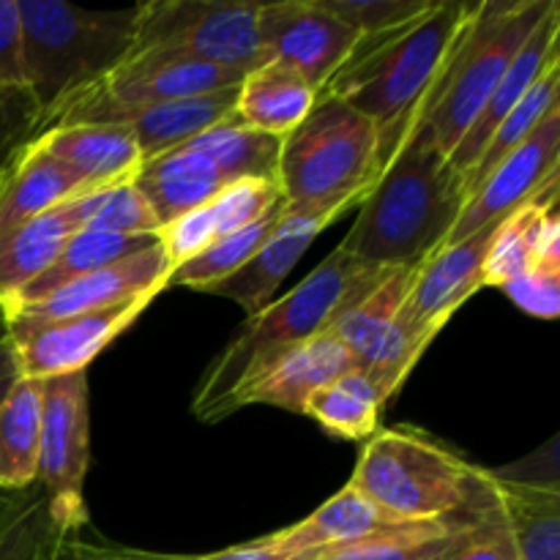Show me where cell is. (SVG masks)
<instances>
[{
  "label": "cell",
  "mask_w": 560,
  "mask_h": 560,
  "mask_svg": "<svg viewBox=\"0 0 560 560\" xmlns=\"http://www.w3.org/2000/svg\"><path fill=\"white\" fill-rule=\"evenodd\" d=\"M85 228L115 235H156L159 222L135 184L91 191L85 202Z\"/></svg>",
  "instance_id": "obj_36"
},
{
  "label": "cell",
  "mask_w": 560,
  "mask_h": 560,
  "mask_svg": "<svg viewBox=\"0 0 560 560\" xmlns=\"http://www.w3.org/2000/svg\"><path fill=\"white\" fill-rule=\"evenodd\" d=\"M558 93H560V60L552 66H547L545 74L536 80V85L525 93L523 102L501 120V126L495 129V135L490 137V142L485 145L481 156L476 159L474 167L463 175V189L465 195H474L487 178H490L492 170L514 151V148L523 145L530 137V131L552 113L558 109Z\"/></svg>",
  "instance_id": "obj_34"
},
{
  "label": "cell",
  "mask_w": 560,
  "mask_h": 560,
  "mask_svg": "<svg viewBox=\"0 0 560 560\" xmlns=\"http://www.w3.org/2000/svg\"><path fill=\"white\" fill-rule=\"evenodd\" d=\"M20 375L22 372H20V366H16L14 348H11V342L5 334H0V402H3L5 394H9V388L14 386V381Z\"/></svg>",
  "instance_id": "obj_46"
},
{
  "label": "cell",
  "mask_w": 560,
  "mask_h": 560,
  "mask_svg": "<svg viewBox=\"0 0 560 560\" xmlns=\"http://www.w3.org/2000/svg\"><path fill=\"white\" fill-rule=\"evenodd\" d=\"M320 3L359 36H377L405 22L419 20L435 5V0H320Z\"/></svg>",
  "instance_id": "obj_38"
},
{
  "label": "cell",
  "mask_w": 560,
  "mask_h": 560,
  "mask_svg": "<svg viewBox=\"0 0 560 560\" xmlns=\"http://www.w3.org/2000/svg\"><path fill=\"white\" fill-rule=\"evenodd\" d=\"M208 206H211L213 222H217V235L222 238V235L249 228L282 208L284 195L279 189V180L241 178L224 186Z\"/></svg>",
  "instance_id": "obj_37"
},
{
  "label": "cell",
  "mask_w": 560,
  "mask_h": 560,
  "mask_svg": "<svg viewBox=\"0 0 560 560\" xmlns=\"http://www.w3.org/2000/svg\"><path fill=\"white\" fill-rule=\"evenodd\" d=\"M485 481L501 509L520 560H560L558 481L514 479L485 470Z\"/></svg>",
  "instance_id": "obj_22"
},
{
  "label": "cell",
  "mask_w": 560,
  "mask_h": 560,
  "mask_svg": "<svg viewBox=\"0 0 560 560\" xmlns=\"http://www.w3.org/2000/svg\"><path fill=\"white\" fill-rule=\"evenodd\" d=\"M474 3L435 0L419 20L361 36L348 63L323 91L370 118L377 131L408 129L452 55Z\"/></svg>",
  "instance_id": "obj_3"
},
{
  "label": "cell",
  "mask_w": 560,
  "mask_h": 560,
  "mask_svg": "<svg viewBox=\"0 0 560 560\" xmlns=\"http://www.w3.org/2000/svg\"><path fill=\"white\" fill-rule=\"evenodd\" d=\"M25 44L27 93L52 129L69 104L113 74L135 49L137 5L93 11L66 0H16Z\"/></svg>",
  "instance_id": "obj_4"
},
{
  "label": "cell",
  "mask_w": 560,
  "mask_h": 560,
  "mask_svg": "<svg viewBox=\"0 0 560 560\" xmlns=\"http://www.w3.org/2000/svg\"><path fill=\"white\" fill-rule=\"evenodd\" d=\"M381 170L377 126L320 91L312 113L282 140L277 180L288 211L334 222L350 206H361Z\"/></svg>",
  "instance_id": "obj_5"
},
{
  "label": "cell",
  "mask_w": 560,
  "mask_h": 560,
  "mask_svg": "<svg viewBox=\"0 0 560 560\" xmlns=\"http://www.w3.org/2000/svg\"><path fill=\"white\" fill-rule=\"evenodd\" d=\"M238 85L222 88V91L213 93H200V96L175 98V102L151 104V107L129 109V113L115 115L107 124L129 126L137 145H140L142 159L148 162V159H156L162 153L186 145L197 135L211 129L213 124L233 115Z\"/></svg>",
  "instance_id": "obj_23"
},
{
  "label": "cell",
  "mask_w": 560,
  "mask_h": 560,
  "mask_svg": "<svg viewBox=\"0 0 560 560\" xmlns=\"http://www.w3.org/2000/svg\"><path fill=\"white\" fill-rule=\"evenodd\" d=\"M560 164V107L552 109L520 148H514L490 178L468 197L446 244L468 238L506 219L514 208L558 180Z\"/></svg>",
  "instance_id": "obj_13"
},
{
  "label": "cell",
  "mask_w": 560,
  "mask_h": 560,
  "mask_svg": "<svg viewBox=\"0 0 560 560\" xmlns=\"http://www.w3.org/2000/svg\"><path fill=\"white\" fill-rule=\"evenodd\" d=\"M556 0H481L474 3L446 66L421 102L416 120L452 156L474 126L514 55L523 49Z\"/></svg>",
  "instance_id": "obj_6"
},
{
  "label": "cell",
  "mask_w": 560,
  "mask_h": 560,
  "mask_svg": "<svg viewBox=\"0 0 560 560\" xmlns=\"http://www.w3.org/2000/svg\"><path fill=\"white\" fill-rule=\"evenodd\" d=\"M42 131V113L27 88L0 91V178Z\"/></svg>",
  "instance_id": "obj_40"
},
{
  "label": "cell",
  "mask_w": 560,
  "mask_h": 560,
  "mask_svg": "<svg viewBox=\"0 0 560 560\" xmlns=\"http://www.w3.org/2000/svg\"><path fill=\"white\" fill-rule=\"evenodd\" d=\"M446 560H520L506 520H503L490 487H487V498L481 501L470 528L465 530L463 541L454 547V552Z\"/></svg>",
  "instance_id": "obj_39"
},
{
  "label": "cell",
  "mask_w": 560,
  "mask_h": 560,
  "mask_svg": "<svg viewBox=\"0 0 560 560\" xmlns=\"http://www.w3.org/2000/svg\"><path fill=\"white\" fill-rule=\"evenodd\" d=\"M257 38L266 60L290 66L320 93L361 36L320 0H273L257 9Z\"/></svg>",
  "instance_id": "obj_12"
},
{
  "label": "cell",
  "mask_w": 560,
  "mask_h": 560,
  "mask_svg": "<svg viewBox=\"0 0 560 560\" xmlns=\"http://www.w3.org/2000/svg\"><path fill=\"white\" fill-rule=\"evenodd\" d=\"M170 266L162 246H151L126 260L104 266L98 271L85 273L31 304H20L14 310L3 312V320L11 317H25V320H55V317L82 315V312L107 310V306L124 304V301L137 299L145 293H162L170 288Z\"/></svg>",
  "instance_id": "obj_14"
},
{
  "label": "cell",
  "mask_w": 560,
  "mask_h": 560,
  "mask_svg": "<svg viewBox=\"0 0 560 560\" xmlns=\"http://www.w3.org/2000/svg\"><path fill=\"white\" fill-rule=\"evenodd\" d=\"M392 525H399V520L377 509L370 498L348 485L326 503H320V509H315L306 520L271 534V539L299 560H312Z\"/></svg>",
  "instance_id": "obj_24"
},
{
  "label": "cell",
  "mask_w": 560,
  "mask_h": 560,
  "mask_svg": "<svg viewBox=\"0 0 560 560\" xmlns=\"http://www.w3.org/2000/svg\"><path fill=\"white\" fill-rule=\"evenodd\" d=\"M556 60H560V5L558 3L547 11V16L536 25V31L530 33L528 42L523 44V49L514 55L509 69L503 71V77L498 80L492 96L487 98L479 118L474 120V126L465 131L459 145L454 148L452 156H448V164H452V170L459 175V178L474 167L476 159L481 156L485 145L490 142V137L495 135V129L501 126V120L506 118L520 102H523L525 93L536 85V80L545 74L547 66H552Z\"/></svg>",
  "instance_id": "obj_16"
},
{
  "label": "cell",
  "mask_w": 560,
  "mask_h": 560,
  "mask_svg": "<svg viewBox=\"0 0 560 560\" xmlns=\"http://www.w3.org/2000/svg\"><path fill=\"white\" fill-rule=\"evenodd\" d=\"M257 9L260 3L246 0L140 3L131 55H173L246 74L266 63L257 38Z\"/></svg>",
  "instance_id": "obj_8"
},
{
  "label": "cell",
  "mask_w": 560,
  "mask_h": 560,
  "mask_svg": "<svg viewBox=\"0 0 560 560\" xmlns=\"http://www.w3.org/2000/svg\"><path fill=\"white\" fill-rule=\"evenodd\" d=\"M244 80V71L200 63L173 55H131L96 88L77 98L60 113L52 126L69 124H107L115 115L175 98L233 88Z\"/></svg>",
  "instance_id": "obj_10"
},
{
  "label": "cell",
  "mask_w": 560,
  "mask_h": 560,
  "mask_svg": "<svg viewBox=\"0 0 560 560\" xmlns=\"http://www.w3.org/2000/svg\"><path fill=\"white\" fill-rule=\"evenodd\" d=\"M492 233H495V224L457 241V244L441 246L430 260L421 262L408 301L402 306L405 320L441 334L454 312L485 288V257Z\"/></svg>",
  "instance_id": "obj_15"
},
{
  "label": "cell",
  "mask_w": 560,
  "mask_h": 560,
  "mask_svg": "<svg viewBox=\"0 0 560 560\" xmlns=\"http://www.w3.org/2000/svg\"><path fill=\"white\" fill-rule=\"evenodd\" d=\"M5 506H9V501H5L3 492H0V514H3V509H5Z\"/></svg>",
  "instance_id": "obj_47"
},
{
  "label": "cell",
  "mask_w": 560,
  "mask_h": 560,
  "mask_svg": "<svg viewBox=\"0 0 560 560\" xmlns=\"http://www.w3.org/2000/svg\"><path fill=\"white\" fill-rule=\"evenodd\" d=\"M131 184L145 197L159 228H162L191 208L208 206L228 186V180L202 153L180 145L175 151L142 162L140 173L135 175Z\"/></svg>",
  "instance_id": "obj_26"
},
{
  "label": "cell",
  "mask_w": 560,
  "mask_h": 560,
  "mask_svg": "<svg viewBox=\"0 0 560 560\" xmlns=\"http://www.w3.org/2000/svg\"><path fill=\"white\" fill-rule=\"evenodd\" d=\"M353 366V355L339 342V337L323 331L279 355L266 375L249 383L233 399V413L246 405H273V408L304 416L306 399Z\"/></svg>",
  "instance_id": "obj_17"
},
{
  "label": "cell",
  "mask_w": 560,
  "mask_h": 560,
  "mask_svg": "<svg viewBox=\"0 0 560 560\" xmlns=\"http://www.w3.org/2000/svg\"><path fill=\"white\" fill-rule=\"evenodd\" d=\"M186 148L202 153L228 184L241 178L277 180L282 140L252 129L233 113L186 142Z\"/></svg>",
  "instance_id": "obj_31"
},
{
  "label": "cell",
  "mask_w": 560,
  "mask_h": 560,
  "mask_svg": "<svg viewBox=\"0 0 560 560\" xmlns=\"http://www.w3.org/2000/svg\"><path fill=\"white\" fill-rule=\"evenodd\" d=\"M383 397L375 383L353 366L337 381L312 394L304 405V416L323 427L328 435L342 441H370L377 432Z\"/></svg>",
  "instance_id": "obj_33"
},
{
  "label": "cell",
  "mask_w": 560,
  "mask_h": 560,
  "mask_svg": "<svg viewBox=\"0 0 560 560\" xmlns=\"http://www.w3.org/2000/svg\"><path fill=\"white\" fill-rule=\"evenodd\" d=\"M38 142L91 191L131 184L145 162L135 135L124 124L52 126L38 135Z\"/></svg>",
  "instance_id": "obj_19"
},
{
  "label": "cell",
  "mask_w": 560,
  "mask_h": 560,
  "mask_svg": "<svg viewBox=\"0 0 560 560\" xmlns=\"http://www.w3.org/2000/svg\"><path fill=\"white\" fill-rule=\"evenodd\" d=\"M416 268H394L377 288H372L359 304L345 310L337 320L331 323L328 331L339 337V342L350 350L355 366H364L383 342L388 328L394 326L397 315L402 312L405 301H408L410 288L416 282Z\"/></svg>",
  "instance_id": "obj_32"
},
{
  "label": "cell",
  "mask_w": 560,
  "mask_h": 560,
  "mask_svg": "<svg viewBox=\"0 0 560 560\" xmlns=\"http://www.w3.org/2000/svg\"><path fill=\"white\" fill-rule=\"evenodd\" d=\"M328 224L331 222L323 217H310V213H295L284 208L277 230L252 255V260L241 266L235 273H230L228 279L208 288L206 293L235 301L238 306H244L249 317L257 315V312L271 304L279 284L293 271L295 262L304 257L312 241L317 238V233L326 230Z\"/></svg>",
  "instance_id": "obj_20"
},
{
  "label": "cell",
  "mask_w": 560,
  "mask_h": 560,
  "mask_svg": "<svg viewBox=\"0 0 560 560\" xmlns=\"http://www.w3.org/2000/svg\"><path fill=\"white\" fill-rule=\"evenodd\" d=\"M348 485L399 523L454 517L485 492L479 468L408 427L375 432Z\"/></svg>",
  "instance_id": "obj_7"
},
{
  "label": "cell",
  "mask_w": 560,
  "mask_h": 560,
  "mask_svg": "<svg viewBox=\"0 0 560 560\" xmlns=\"http://www.w3.org/2000/svg\"><path fill=\"white\" fill-rule=\"evenodd\" d=\"M282 213L284 206L268 213L260 222L249 224V228L235 230V233L217 238L208 249H202L200 255L175 268V271L170 273V284H180V288L202 290V293H206L208 288H213L217 282L228 279L230 273H235L241 266H246V262L252 260V255H255V252L266 244L268 235L277 230Z\"/></svg>",
  "instance_id": "obj_35"
},
{
  "label": "cell",
  "mask_w": 560,
  "mask_h": 560,
  "mask_svg": "<svg viewBox=\"0 0 560 560\" xmlns=\"http://www.w3.org/2000/svg\"><path fill=\"white\" fill-rule=\"evenodd\" d=\"M503 293L528 315L556 320L560 315V262H539L503 284Z\"/></svg>",
  "instance_id": "obj_42"
},
{
  "label": "cell",
  "mask_w": 560,
  "mask_h": 560,
  "mask_svg": "<svg viewBox=\"0 0 560 560\" xmlns=\"http://www.w3.org/2000/svg\"><path fill=\"white\" fill-rule=\"evenodd\" d=\"M88 191L91 189L36 137L0 178V233Z\"/></svg>",
  "instance_id": "obj_25"
},
{
  "label": "cell",
  "mask_w": 560,
  "mask_h": 560,
  "mask_svg": "<svg viewBox=\"0 0 560 560\" xmlns=\"http://www.w3.org/2000/svg\"><path fill=\"white\" fill-rule=\"evenodd\" d=\"M558 180L495 224L485 257V288H503L539 262H560Z\"/></svg>",
  "instance_id": "obj_18"
},
{
  "label": "cell",
  "mask_w": 560,
  "mask_h": 560,
  "mask_svg": "<svg viewBox=\"0 0 560 560\" xmlns=\"http://www.w3.org/2000/svg\"><path fill=\"white\" fill-rule=\"evenodd\" d=\"M481 479H485V470H481ZM485 498L487 485L479 501L468 512L446 520H430V523L392 525V528H383L353 545L337 547V550L323 552L312 560H446L454 547L463 541L465 530L470 528Z\"/></svg>",
  "instance_id": "obj_28"
},
{
  "label": "cell",
  "mask_w": 560,
  "mask_h": 560,
  "mask_svg": "<svg viewBox=\"0 0 560 560\" xmlns=\"http://www.w3.org/2000/svg\"><path fill=\"white\" fill-rule=\"evenodd\" d=\"M317 102V91L290 66L266 60L246 71L235 98V115L252 129L284 140Z\"/></svg>",
  "instance_id": "obj_27"
},
{
  "label": "cell",
  "mask_w": 560,
  "mask_h": 560,
  "mask_svg": "<svg viewBox=\"0 0 560 560\" xmlns=\"http://www.w3.org/2000/svg\"><path fill=\"white\" fill-rule=\"evenodd\" d=\"M69 560H178V556H153V552L118 550V547L71 545Z\"/></svg>",
  "instance_id": "obj_45"
},
{
  "label": "cell",
  "mask_w": 560,
  "mask_h": 560,
  "mask_svg": "<svg viewBox=\"0 0 560 560\" xmlns=\"http://www.w3.org/2000/svg\"><path fill=\"white\" fill-rule=\"evenodd\" d=\"M27 88L25 44L16 0H0V91Z\"/></svg>",
  "instance_id": "obj_43"
},
{
  "label": "cell",
  "mask_w": 560,
  "mask_h": 560,
  "mask_svg": "<svg viewBox=\"0 0 560 560\" xmlns=\"http://www.w3.org/2000/svg\"><path fill=\"white\" fill-rule=\"evenodd\" d=\"M156 235H159V246H162L164 255H167L173 271L178 266H184L186 260L200 255L202 249H208V246L219 238L211 206H200L180 213V217H175L173 222L162 224Z\"/></svg>",
  "instance_id": "obj_41"
},
{
  "label": "cell",
  "mask_w": 560,
  "mask_h": 560,
  "mask_svg": "<svg viewBox=\"0 0 560 560\" xmlns=\"http://www.w3.org/2000/svg\"><path fill=\"white\" fill-rule=\"evenodd\" d=\"M392 271L366 266L337 246L304 282L252 315L238 337L208 366L191 405L197 419L219 421L233 413V399L266 375L279 355L328 331L345 310L359 304Z\"/></svg>",
  "instance_id": "obj_2"
},
{
  "label": "cell",
  "mask_w": 560,
  "mask_h": 560,
  "mask_svg": "<svg viewBox=\"0 0 560 560\" xmlns=\"http://www.w3.org/2000/svg\"><path fill=\"white\" fill-rule=\"evenodd\" d=\"M159 244V235H115V233H102V230H77L66 246L60 249V255L55 257L52 266L42 273L38 279H33L20 295H14L5 310H0V315L20 304H31V301L42 299V295L52 293V290L63 288V284L74 282V279L85 277V273L98 271L104 266H113V262L126 260V257L137 255L142 249H151Z\"/></svg>",
  "instance_id": "obj_30"
},
{
  "label": "cell",
  "mask_w": 560,
  "mask_h": 560,
  "mask_svg": "<svg viewBox=\"0 0 560 560\" xmlns=\"http://www.w3.org/2000/svg\"><path fill=\"white\" fill-rule=\"evenodd\" d=\"M178 560H299V558H295L293 552L282 550L271 536H262V539L249 541V545L230 547V550L211 552V556H195V558L178 556Z\"/></svg>",
  "instance_id": "obj_44"
},
{
  "label": "cell",
  "mask_w": 560,
  "mask_h": 560,
  "mask_svg": "<svg viewBox=\"0 0 560 560\" xmlns=\"http://www.w3.org/2000/svg\"><path fill=\"white\" fill-rule=\"evenodd\" d=\"M156 293L137 295L124 304L107 306V310L82 312L71 317H55V320H25L11 317L5 323V337L14 348L16 366L22 375L47 381V377L85 372L88 364L126 331Z\"/></svg>",
  "instance_id": "obj_11"
},
{
  "label": "cell",
  "mask_w": 560,
  "mask_h": 560,
  "mask_svg": "<svg viewBox=\"0 0 560 560\" xmlns=\"http://www.w3.org/2000/svg\"><path fill=\"white\" fill-rule=\"evenodd\" d=\"M88 195L60 202L52 211L0 233V310H5L33 279L42 277L66 241L85 228Z\"/></svg>",
  "instance_id": "obj_21"
},
{
  "label": "cell",
  "mask_w": 560,
  "mask_h": 560,
  "mask_svg": "<svg viewBox=\"0 0 560 560\" xmlns=\"http://www.w3.org/2000/svg\"><path fill=\"white\" fill-rule=\"evenodd\" d=\"M91 465V408L88 372L42 381V448L38 481L58 539L74 536L88 523L85 487Z\"/></svg>",
  "instance_id": "obj_9"
},
{
  "label": "cell",
  "mask_w": 560,
  "mask_h": 560,
  "mask_svg": "<svg viewBox=\"0 0 560 560\" xmlns=\"http://www.w3.org/2000/svg\"><path fill=\"white\" fill-rule=\"evenodd\" d=\"M42 381L20 375L0 402V492L38 481Z\"/></svg>",
  "instance_id": "obj_29"
},
{
  "label": "cell",
  "mask_w": 560,
  "mask_h": 560,
  "mask_svg": "<svg viewBox=\"0 0 560 560\" xmlns=\"http://www.w3.org/2000/svg\"><path fill=\"white\" fill-rule=\"evenodd\" d=\"M468 195L446 153L413 120L361 200L339 249L377 268H416L446 246Z\"/></svg>",
  "instance_id": "obj_1"
}]
</instances>
